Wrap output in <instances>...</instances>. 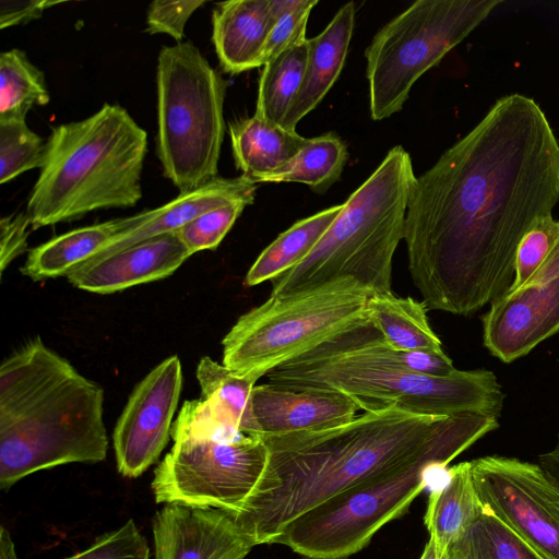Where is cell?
<instances>
[{
	"label": "cell",
	"instance_id": "cell-1",
	"mask_svg": "<svg viewBox=\"0 0 559 559\" xmlns=\"http://www.w3.org/2000/svg\"><path fill=\"white\" fill-rule=\"evenodd\" d=\"M559 201V142L540 106L502 96L413 185L408 271L428 309L468 316L514 280L518 247Z\"/></svg>",
	"mask_w": 559,
	"mask_h": 559
},
{
	"label": "cell",
	"instance_id": "cell-2",
	"mask_svg": "<svg viewBox=\"0 0 559 559\" xmlns=\"http://www.w3.org/2000/svg\"><path fill=\"white\" fill-rule=\"evenodd\" d=\"M498 427L492 416H430L385 405L334 428L260 436L269 450L265 472L233 515L253 546L274 544L297 518L368 476L443 441L483 438Z\"/></svg>",
	"mask_w": 559,
	"mask_h": 559
},
{
	"label": "cell",
	"instance_id": "cell-3",
	"mask_svg": "<svg viewBox=\"0 0 559 559\" xmlns=\"http://www.w3.org/2000/svg\"><path fill=\"white\" fill-rule=\"evenodd\" d=\"M104 389L40 337L0 366V488L35 472L106 459Z\"/></svg>",
	"mask_w": 559,
	"mask_h": 559
},
{
	"label": "cell",
	"instance_id": "cell-4",
	"mask_svg": "<svg viewBox=\"0 0 559 559\" xmlns=\"http://www.w3.org/2000/svg\"><path fill=\"white\" fill-rule=\"evenodd\" d=\"M269 383L293 390L340 392L362 409L397 407L420 415H500L504 394L493 372L455 370L436 377L404 368L371 321L346 331L272 370Z\"/></svg>",
	"mask_w": 559,
	"mask_h": 559
},
{
	"label": "cell",
	"instance_id": "cell-5",
	"mask_svg": "<svg viewBox=\"0 0 559 559\" xmlns=\"http://www.w3.org/2000/svg\"><path fill=\"white\" fill-rule=\"evenodd\" d=\"M147 134L116 104L51 129L26 205L31 228L80 219L90 212L134 206L142 198Z\"/></svg>",
	"mask_w": 559,
	"mask_h": 559
},
{
	"label": "cell",
	"instance_id": "cell-6",
	"mask_svg": "<svg viewBox=\"0 0 559 559\" xmlns=\"http://www.w3.org/2000/svg\"><path fill=\"white\" fill-rule=\"evenodd\" d=\"M416 176L407 151L392 147L343 203L332 225L296 266L271 281L270 296H286L340 278H354L373 294L391 290L392 261L404 239Z\"/></svg>",
	"mask_w": 559,
	"mask_h": 559
},
{
	"label": "cell",
	"instance_id": "cell-7",
	"mask_svg": "<svg viewBox=\"0 0 559 559\" xmlns=\"http://www.w3.org/2000/svg\"><path fill=\"white\" fill-rule=\"evenodd\" d=\"M170 436L174 444L154 472L155 501L240 512L267 465L262 437L219 420L203 399L183 403Z\"/></svg>",
	"mask_w": 559,
	"mask_h": 559
},
{
	"label": "cell",
	"instance_id": "cell-8",
	"mask_svg": "<svg viewBox=\"0 0 559 559\" xmlns=\"http://www.w3.org/2000/svg\"><path fill=\"white\" fill-rule=\"evenodd\" d=\"M480 438L443 441L348 487L293 521L274 544L308 559H345L401 516L456 456Z\"/></svg>",
	"mask_w": 559,
	"mask_h": 559
},
{
	"label": "cell",
	"instance_id": "cell-9",
	"mask_svg": "<svg viewBox=\"0 0 559 559\" xmlns=\"http://www.w3.org/2000/svg\"><path fill=\"white\" fill-rule=\"evenodd\" d=\"M373 293L340 278L286 296H270L243 313L222 341L223 365L254 383L272 370L370 320Z\"/></svg>",
	"mask_w": 559,
	"mask_h": 559
},
{
	"label": "cell",
	"instance_id": "cell-10",
	"mask_svg": "<svg viewBox=\"0 0 559 559\" xmlns=\"http://www.w3.org/2000/svg\"><path fill=\"white\" fill-rule=\"evenodd\" d=\"M156 154L180 192L217 177L225 134L227 81L191 41L164 46L157 58Z\"/></svg>",
	"mask_w": 559,
	"mask_h": 559
},
{
	"label": "cell",
	"instance_id": "cell-11",
	"mask_svg": "<svg viewBox=\"0 0 559 559\" xmlns=\"http://www.w3.org/2000/svg\"><path fill=\"white\" fill-rule=\"evenodd\" d=\"M502 0H417L382 26L365 50L370 116L399 112L413 85Z\"/></svg>",
	"mask_w": 559,
	"mask_h": 559
},
{
	"label": "cell",
	"instance_id": "cell-12",
	"mask_svg": "<svg viewBox=\"0 0 559 559\" xmlns=\"http://www.w3.org/2000/svg\"><path fill=\"white\" fill-rule=\"evenodd\" d=\"M481 507L547 559H559V489L538 463L498 455L471 461Z\"/></svg>",
	"mask_w": 559,
	"mask_h": 559
},
{
	"label": "cell",
	"instance_id": "cell-13",
	"mask_svg": "<svg viewBox=\"0 0 559 559\" xmlns=\"http://www.w3.org/2000/svg\"><path fill=\"white\" fill-rule=\"evenodd\" d=\"M182 381L180 359L173 355L132 390L112 432L117 468L122 476L139 477L159 459L171 438Z\"/></svg>",
	"mask_w": 559,
	"mask_h": 559
},
{
	"label": "cell",
	"instance_id": "cell-14",
	"mask_svg": "<svg viewBox=\"0 0 559 559\" xmlns=\"http://www.w3.org/2000/svg\"><path fill=\"white\" fill-rule=\"evenodd\" d=\"M558 332L559 239L526 283L490 304L483 318V340L495 357L508 364Z\"/></svg>",
	"mask_w": 559,
	"mask_h": 559
},
{
	"label": "cell",
	"instance_id": "cell-15",
	"mask_svg": "<svg viewBox=\"0 0 559 559\" xmlns=\"http://www.w3.org/2000/svg\"><path fill=\"white\" fill-rule=\"evenodd\" d=\"M155 559H245L254 547L229 512L170 503L153 521Z\"/></svg>",
	"mask_w": 559,
	"mask_h": 559
},
{
	"label": "cell",
	"instance_id": "cell-16",
	"mask_svg": "<svg viewBox=\"0 0 559 559\" xmlns=\"http://www.w3.org/2000/svg\"><path fill=\"white\" fill-rule=\"evenodd\" d=\"M192 254L176 231L100 259H88L67 275L83 290L111 294L171 275Z\"/></svg>",
	"mask_w": 559,
	"mask_h": 559
},
{
	"label": "cell",
	"instance_id": "cell-17",
	"mask_svg": "<svg viewBox=\"0 0 559 559\" xmlns=\"http://www.w3.org/2000/svg\"><path fill=\"white\" fill-rule=\"evenodd\" d=\"M251 403L260 436L334 428L352 421L360 409L353 397L340 392L271 383L254 385Z\"/></svg>",
	"mask_w": 559,
	"mask_h": 559
},
{
	"label": "cell",
	"instance_id": "cell-18",
	"mask_svg": "<svg viewBox=\"0 0 559 559\" xmlns=\"http://www.w3.org/2000/svg\"><path fill=\"white\" fill-rule=\"evenodd\" d=\"M257 189L258 182L245 175L235 178L217 176L197 189L180 192L157 209L144 211L138 226L117 235L90 259L105 258L147 239L177 231L197 216L221 205L238 200L253 203Z\"/></svg>",
	"mask_w": 559,
	"mask_h": 559
},
{
	"label": "cell",
	"instance_id": "cell-19",
	"mask_svg": "<svg viewBox=\"0 0 559 559\" xmlns=\"http://www.w3.org/2000/svg\"><path fill=\"white\" fill-rule=\"evenodd\" d=\"M272 25L270 0L216 3L212 12V41L223 71L236 75L262 67Z\"/></svg>",
	"mask_w": 559,
	"mask_h": 559
},
{
	"label": "cell",
	"instance_id": "cell-20",
	"mask_svg": "<svg viewBox=\"0 0 559 559\" xmlns=\"http://www.w3.org/2000/svg\"><path fill=\"white\" fill-rule=\"evenodd\" d=\"M355 4L342 5L326 27L308 39V60L300 90L283 122L296 131L297 123L324 98L340 76L355 25Z\"/></svg>",
	"mask_w": 559,
	"mask_h": 559
},
{
	"label": "cell",
	"instance_id": "cell-21",
	"mask_svg": "<svg viewBox=\"0 0 559 559\" xmlns=\"http://www.w3.org/2000/svg\"><path fill=\"white\" fill-rule=\"evenodd\" d=\"M144 211L132 216L72 229L29 250L21 272L34 282L67 276L117 235L138 226Z\"/></svg>",
	"mask_w": 559,
	"mask_h": 559
},
{
	"label": "cell",
	"instance_id": "cell-22",
	"mask_svg": "<svg viewBox=\"0 0 559 559\" xmlns=\"http://www.w3.org/2000/svg\"><path fill=\"white\" fill-rule=\"evenodd\" d=\"M228 130L237 169L258 183L289 162L306 141L296 131L254 115L230 121Z\"/></svg>",
	"mask_w": 559,
	"mask_h": 559
},
{
	"label": "cell",
	"instance_id": "cell-23",
	"mask_svg": "<svg viewBox=\"0 0 559 559\" xmlns=\"http://www.w3.org/2000/svg\"><path fill=\"white\" fill-rule=\"evenodd\" d=\"M481 509L472 479L471 462L448 468L429 496L424 519L438 555L444 554L465 534Z\"/></svg>",
	"mask_w": 559,
	"mask_h": 559
},
{
	"label": "cell",
	"instance_id": "cell-24",
	"mask_svg": "<svg viewBox=\"0 0 559 559\" xmlns=\"http://www.w3.org/2000/svg\"><path fill=\"white\" fill-rule=\"evenodd\" d=\"M427 310L424 301L399 297L392 292L372 294L368 302L371 323L392 348L443 352L441 341L429 324Z\"/></svg>",
	"mask_w": 559,
	"mask_h": 559
},
{
	"label": "cell",
	"instance_id": "cell-25",
	"mask_svg": "<svg viewBox=\"0 0 559 559\" xmlns=\"http://www.w3.org/2000/svg\"><path fill=\"white\" fill-rule=\"evenodd\" d=\"M343 209V203L297 221L280 234L247 272L249 287L272 281L301 262L316 247Z\"/></svg>",
	"mask_w": 559,
	"mask_h": 559
},
{
	"label": "cell",
	"instance_id": "cell-26",
	"mask_svg": "<svg viewBox=\"0 0 559 559\" xmlns=\"http://www.w3.org/2000/svg\"><path fill=\"white\" fill-rule=\"evenodd\" d=\"M197 379L201 395L213 414L247 436L260 437L251 403L253 381L241 377L209 356L200 359Z\"/></svg>",
	"mask_w": 559,
	"mask_h": 559
},
{
	"label": "cell",
	"instance_id": "cell-27",
	"mask_svg": "<svg viewBox=\"0 0 559 559\" xmlns=\"http://www.w3.org/2000/svg\"><path fill=\"white\" fill-rule=\"evenodd\" d=\"M348 151L334 132L306 139L297 154L264 182H299L316 193H324L335 183L347 163Z\"/></svg>",
	"mask_w": 559,
	"mask_h": 559
},
{
	"label": "cell",
	"instance_id": "cell-28",
	"mask_svg": "<svg viewBox=\"0 0 559 559\" xmlns=\"http://www.w3.org/2000/svg\"><path fill=\"white\" fill-rule=\"evenodd\" d=\"M308 39L263 66L259 79L254 116L283 126L304 81Z\"/></svg>",
	"mask_w": 559,
	"mask_h": 559
},
{
	"label": "cell",
	"instance_id": "cell-29",
	"mask_svg": "<svg viewBox=\"0 0 559 559\" xmlns=\"http://www.w3.org/2000/svg\"><path fill=\"white\" fill-rule=\"evenodd\" d=\"M50 95L45 74L17 48L0 55V122L26 120L34 106H45Z\"/></svg>",
	"mask_w": 559,
	"mask_h": 559
},
{
	"label": "cell",
	"instance_id": "cell-30",
	"mask_svg": "<svg viewBox=\"0 0 559 559\" xmlns=\"http://www.w3.org/2000/svg\"><path fill=\"white\" fill-rule=\"evenodd\" d=\"M450 548L459 559H547L484 508Z\"/></svg>",
	"mask_w": 559,
	"mask_h": 559
},
{
	"label": "cell",
	"instance_id": "cell-31",
	"mask_svg": "<svg viewBox=\"0 0 559 559\" xmlns=\"http://www.w3.org/2000/svg\"><path fill=\"white\" fill-rule=\"evenodd\" d=\"M45 153L46 141L28 128L26 120L0 122L1 185L29 169L40 168Z\"/></svg>",
	"mask_w": 559,
	"mask_h": 559
},
{
	"label": "cell",
	"instance_id": "cell-32",
	"mask_svg": "<svg viewBox=\"0 0 559 559\" xmlns=\"http://www.w3.org/2000/svg\"><path fill=\"white\" fill-rule=\"evenodd\" d=\"M318 0H270L273 25L262 53V67L307 40V22Z\"/></svg>",
	"mask_w": 559,
	"mask_h": 559
},
{
	"label": "cell",
	"instance_id": "cell-33",
	"mask_svg": "<svg viewBox=\"0 0 559 559\" xmlns=\"http://www.w3.org/2000/svg\"><path fill=\"white\" fill-rule=\"evenodd\" d=\"M249 204L252 203L238 200L212 209L197 216L176 233L191 254L202 250H215Z\"/></svg>",
	"mask_w": 559,
	"mask_h": 559
},
{
	"label": "cell",
	"instance_id": "cell-34",
	"mask_svg": "<svg viewBox=\"0 0 559 559\" xmlns=\"http://www.w3.org/2000/svg\"><path fill=\"white\" fill-rule=\"evenodd\" d=\"M558 239L559 221L552 214L535 222L518 247L514 280L509 289H516L527 282L550 254Z\"/></svg>",
	"mask_w": 559,
	"mask_h": 559
},
{
	"label": "cell",
	"instance_id": "cell-35",
	"mask_svg": "<svg viewBox=\"0 0 559 559\" xmlns=\"http://www.w3.org/2000/svg\"><path fill=\"white\" fill-rule=\"evenodd\" d=\"M66 559H150V549L146 538L130 519L85 550Z\"/></svg>",
	"mask_w": 559,
	"mask_h": 559
},
{
	"label": "cell",
	"instance_id": "cell-36",
	"mask_svg": "<svg viewBox=\"0 0 559 559\" xmlns=\"http://www.w3.org/2000/svg\"><path fill=\"white\" fill-rule=\"evenodd\" d=\"M205 3V0H155L147 8L146 32L151 35L166 34L181 43L188 20Z\"/></svg>",
	"mask_w": 559,
	"mask_h": 559
},
{
	"label": "cell",
	"instance_id": "cell-37",
	"mask_svg": "<svg viewBox=\"0 0 559 559\" xmlns=\"http://www.w3.org/2000/svg\"><path fill=\"white\" fill-rule=\"evenodd\" d=\"M31 221L26 212L3 216L0 221V272L27 250Z\"/></svg>",
	"mask_w": 559,
	"mask_h": 559
},
{
	"label": "cell",
	"instance_id": "cell-38",
	"mask_svg": "<svg viewBox=\"0 0 559 559\" xmlns=\"http://www.w3.org/2000/svg\"><path fill=\"white\" fill-rule=\"evenodd\" d=\"M59 3L60 1L49 0H1L0 28L4 29L37 20L47 9Z\"/></svg>",
	"mask_w": 559,
	"mask_h": 559
},
{
	"label": "cell",
	"instance_id": "cell-39",
	"mask_svg": "<svg viewBox=\"0 0 559 559\" xmlns=\"http://www.w3.org/2000/svg\"><path fill=\"white\" fill-rule=\"evenodd\" d=\"M538 464L559 489V437L550 451L539 455Z\"/></svg>",
	"mask_w": 559,
	"mask_h": 559
},
{
	"label": "cell",
	"instance_id": "cell-40",
	"mask_svg": "<svg viewBox=\"0 0 559 559\" xmlns=\"http://www.w3.org/2000/svg\"><path fill=\"white\" fill-rule=\"evenodd\" d=\"M0 559H19L11 534L4 526L0 528Z\"/></svg>",
	"mask_w": 559,
	"mask_h": 559
},
{
	"label": "cell",
	"instance_id": "cell-41",
	"mask_svg": "<svg viewBox=\"0 0 559 559\" xmlns=\"http://www.w3.org/2000/svg\"><path fill=\"white\" fill-rule=\"evenodd\" d=\"M438 554L433 543L429 539L419 559H437Z\"/></svg>",
	"mask_w": 559,
	"mask_h": 559
},
{
	"label": "cell",
	"instance_id": "cell-42",
	"mask_svg": "<svg viewBox=\"0 0 559 559\" xmlns=\"http://www.w3.org/2000/svg\"><path fill=\"white\" fill-rule=\"evenodd\" d=\"M437 559H459L454 551L449 548L444 554L438 555Z\"/></svg>",
	"mask_w": 559,
	"mask_h": 559
}]
</instances>
